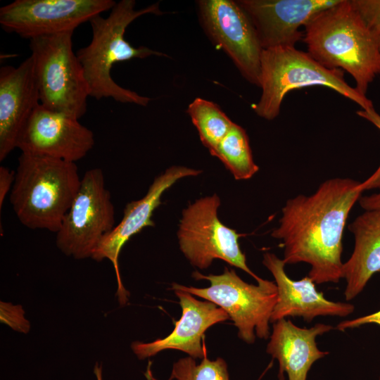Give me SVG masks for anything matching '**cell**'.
I'll use <instances>...</instances> for the list:
<instances>
[{
  "label": "cell",
  "instance_id": "cell-25",
  "mask_svg": "<svg viewBox=\"0 0 380 380\" xmlns=\"http://www.w3.org/2000/svg\"><path fill=\"white\" fill-rule=\"evenodd\" d=\"M376 324L380 326V310L351 320L342 321L336 325V329L343 331L347 329L360 327L366 324ZM380 380V377H379Z\"/></svg>",
  "mask_w": 380,
  "mask_h": 380
},
{
  "label": "cell",
  "instance_id": "cell-5",
  "mask_svg": "<svg viewBox=\"0 0 380 380\" xmlns=\"http://www.w3.org/2000/svg\"><path fill=\"white\" fill-rule=\"evenodd\" d=\"M317 85L334 89L361 109L374 108L371 100L346 82L343 70L327 68L308 52L286 46L262 50L260 78L262 94L253 109L258 116L272 120L279 114L284 97L290 91Z\"/></svg>",
  "mask_w": 380,
  "mask_h": 380
},
{
  "label": "cell",
  "instance_id": "cell-19",
  "mask_svg": "<svg viewBox=\"0 0 380 380\" xmlns=\"http://www.w3.org/2000/svg\"><path fill=\"white\" fill-rule=\"evenodd\" d=\"M348 229L354 235L355 246L351 256L343 263V278L346 281V299L350 300L380 272V211L365 210Z\"/></svg>",
  "mask_w": 380,
  "mask_h": 380
},
{
  "label": "cell",
  "instance_id": "cell-17",
  "mask_svg": "<svg viewBox=\"0 0 380 380\" xmlns=\"http://www.w3.org/2000/svg\"><path fill=\"white\" fill-rule=\"evenodd\" d=\"M262 264L274 277L278 290L271 322L287 317H301L310 322L318 316L346 317L353 312L355 307L352 304L324 298L308 276L300 280L290 279L284 270L285 262L275 254L264 253Z\"/></svg>",
  "mask_w": 380,
  "mask_h": 380
},
{
  "label": "cell",
  "instance_id": "cell-9",
  "mask_svg": "<svg viewBox=\"0 0 380 380\" xmlns=\"http://www.w3.org/2000/svg\"><path fill=\"white\" fill-rule=\"evenodd\" d=\"M220 203L219 196L213 194L195 201L182 211L177 232L180 250L193 266L201 270L220 259L257 281L260 277L248 267L240 248L238 240L241 235L218 217Z\"/></svg>",
  "mask_w": 380,
  "mask_h": 380
},
{
  "label": "cell",
  "instance_id": "cell-14",
  "mask_svg": "<svg viewBox=\"0 0 380 380\" xmlns=\"http://www.w3.org/2000/svg\"><path fill=\"white\" fill-rule=\"evenodd\" d=\"M340 0H240L252 21L262 49L295 46L303 37L299 30L317 13Z\"/></svg>",
  "mask_w": 380,
  "mask_h": 380
},
{
  "label": "cell",
  "instance_id": "cell-7",
  "mask_svg": "<svg viewBox=\"0 0 380 380\" xmlns=\"http://www.w3.org/2000/svg\"><path fill=\"white\" fill-rule=\"evenodd\" d=\"M192 276L197 280L206 279L210 285L196 288L174 283L172 289L203 298L223 309L237 327L239 337L247 343L255 342V334L259 338L270 337L269 322L278 299L275 282L260 277L257 285L248 284L227 267L217 275L195 271Z\"/></svg>",
  "mask_w": 380,
  "mask_h": 380
},
{
  "label": "cell",
  "instance_id": "cell-8",
  "mask_svg": "<svg viewBox=\"0 0 380 380\" xmlns=\"http://www.w3.org/2000/svg\"><path fill=\"white\" fill-rule=\"evenodd\" d=\"M115 210L101 169L87 171L70 208L56 232V246L75 259L91 258L115 227Z\"/></svg>",
  "mask_w": 380,
  "mask_h": 380
},
{
  "label": "cell",
  "instance_id": "cell-10",
  "mask_svg": "<svg viewBox=\"0 0 380 380\" xmlns=\"http://www.w3.org/2000/svg\"><path fill=\"white\" fill-rule=\"evenodd\" d=\"M115 4L113 0H15L1 7L0 24L6 32L31 39L74 31Z\"/></svg>",
  "mask_w": 380,
  "mask_h": 380
},
{
  "label": "cell",
  "instance_id": "cell-2",
  "mask_svg": "<svg viewBox=\"0 0 380 380\" xmlns=\"http://www.w3.org/2000/svg\"><path fill=\"white\" fill-rule=\"evenodd\" d=\"M308 53L329 69H341L366 96L380 75V36L366 23L350 1L340 0L315 14L305 25Z\"/></svg>",
  "mask_w": 380,
  "mask_h": 380
},
{
  "label": "cell",
  "instance_id": "cell-27",
  "mask_svg": "<svg viewBox=\"0 0 380 380\" xmlns=\"http://www.w3.org/2000/svg\"><path fill=\"white\" fill-rule=\"evenodd\" d=\"M359 203L365 210L380 211V192L370 196H361Z\"/></svg>",
  "mask_w": 380,
  "mask_h": 380
},
{
  "label": "cell",
  "instance_id": "cell-22",
  "mask_svg": "<svg viewBox=\"0 0 380 380\" xmlns=\"http://www.w3.org/2000/svg\"><path fill=\"white\" fill-rule=\"evenodd\" d=\"M189 356L178 360L173 364L170 380H229L225 360L218 357L215 360L205 357L200 364Z\"/></svg>",
  "mask_w": 380,
  "mask_h": 380
},
{
  "label": "cell",
  "instance_id": "cell-12",
  "mask_svg": "<svg viewBox=\"0 0 380 380\" xmlns=\"http://www.w3.org/2000/svg\"><path fill=\"white\" fill-rule=\"evenodd\" d=\"M94 144L93 132L79 119L39 104L20 132L16 148L22 153L76 163Z\"/></svg>",
  "mask_w": 380,
  "mask_h": 380
},
{
  "label": "cell",
  "instance_id": "cell-16",
  "mask_svg": "<svg viewBox=\"0 0 380 380\" xmlns=\"http://www.w3.org/2000/svg\"><path fill=\"white\" fill-rule=\"evenodd\" d=\"M182 308L181 318L175 322L174 330L166 337L151 343L133 342L131 348L139 360L150 357L164 350H177L194 358L207 356L204 334L214 324L230 319L228 314L215 303L201 301L192 294L174 290Z\"/></svg>",
  "mask_w": 380,
  "mask_h": 380
},
{
  "label": "cell",
  "instance_id": "cell-24",
  "mask_svg": "<svg viewBox=\"0 0 380 380\" xmlns=\"http://www.w3.org/2000/svg\"><path fill=\"white\" fill-rule=\"evenodd\" d=\"M356 113L360 117L368 120L380 130V115L374 108L367 110L361 109ZM358 188L362 192L373 189H380V165L369 178L359 184Z\"/></svg>",
  "mask_w": 380,
  "mask_h": 380
},
{
  "label": "cell",
  "instance_id": "cell-11",
  "mask_svg": "<svg viewBox=\"0 0 380 380\" xmlns=\"http://www.w3.org/2000/svg\"><path fill=\"white\" fill-rule=\"evenodd\" d=\"M198 2L201 24L211 41L229 56L248 82L260 87L263 49L246 11L237 1Z\"/></svg>",
  "mask_w": 380,
  "mask_h": 380
},
{
  "label": "cell",
  "instance_id": "cell-15",
  "mask_svg": "<svg viewBox=\"0 0 380 380\" xmlns=\"http://www.w3.org/2000/svg\"><path fill=\"white\" fill-rule=\"evenodd\" d=\"M40 104L32 55L18 67L0 68V161L16 148L18 139Z\"/></svg>",
  "mask_w": 380,
  "mask_h": 380
},
{
  "label": "cell",
  "instance_id": "cell-26",
  "mask_svg": "<svg viewBox=\"0 0 380 380\" xmlns=\"http://www.w3.org/2000/svg\"><path fill=\"white\" fill-rule=\"evenodd\" d=\"M15 179V172L5 166H0V210L4 200L11 190Z\"/></svg>",
  "mask_w": 380,
  "mask_h": 380
},
{
  "label": "cell",
  "instance_id": "cell-1",
  "mask_svg": "<svg viewBox=\"0 0 380 380\" xmlns=\"http://www.w3.org/2000/svg\"><path fill=\"white\" fill-rule=\"evenodd\" d=\"M360 183L350 178L329 179L312 195L300 194L286 202L279 225L271 234L282 241L286 265H310L308 276L317 284L343 278V230L361 197Z\"/></svg>",
  "mask_w": 380,
  "mask_h": 380
},
{
  "label": "cell",
  "instance_id": "cell-21",
  "mask_svg": "<svg viewBox=\"0 0 380 380\" xmlns=\"http://www.w3.org/2000/svg\"><path fill=\"white\" fill-rule=\"evenodd\" d=\"M186 112L196 127L200 140L211 153L227 135L234 122L212 101L196 98Z\"/></svg>",
  "mask_w": 380,
  "mask_h": 380
},
{
  "label": "cell",
  "instance_id": "cell-20",
  "mask_svg": "<svg viewBox=\"0 0 380 380\" xmlns=\"http://www.w3.org/2000/svg\"><path fill=\"white\" fill-rule=\"evenodd\" d=\"M210 154L221 160L236 180L251 179L259 170L253 158L246 132L234 122Z\"/></svg>",
  "mask_w": 380,
  "mask_h": 380
},
{
  "label": "cell",
  "instance_id": "cell-4",
  "mask_svg": "<svg viewBox=\"0 0 380 380\" xmlns=\"http://www.w3.org/2000/svg\"><path fill=\"white\" fill-rule=\"evenodd\" d=\"M80 184L75 163L22 153L10 202L25 227L56 233Z\"/></svg>",
  "mask_w": 380,
  "mask_h": 380
},
{
  "label": "cell",
  "instance_id": "cell-3",
  "mask_svg": "<svg viewBox=\"0 0 380 380\" xmlns=\"http://www.w3.org/2000/svg\"><path fill=\"white\" fill-rule=\"evenodd\" d=\"M135 1L122 0L116 3L110 14L103 18L97 15L89 21L92 37L89 44L77 51L89 86L90 96L96 100L112 98L120 103L148 105L151 99L122 87L112 78L113 65L132 58L151 56H167L146 46H132L124 36L128 25L145 14L161 15L159 3L135 10Z\"/></svg>",
  "mask_w": 380,
  "mask_h": 380
},
{
  "label": "cell",
  "instance_id": "cell-23",
  "mask_svg": "<svg viewBox=\"0 0 380 380\" xmlns=\"http://www.w3.org/2000/svg\"><path fill=\"white\" fill-rule=\"evenodd\" d=\"M366 23L380 36V0H351Z\"/></svg>",
  "mask_w": 380,
  "mask_h": 380
},
{
  "label": "cell",
  "instance_id": "cell-6",
  "mask_svg": "<svg viewBox=\"0 0 380 380\" xmlns=\"http://www.w3.org/2000/svg\"><path fill=\"white\" fill-rule=\"evenodd\" d=\"M74 31L30 39L40 104L80 119L87 112L89 86L72 49Z\"/></svg>",
  "mask_w": 380,
  "mask_h": 380
},
{
  "label": "cell",
  "instance_id": "cell-18",
  "mask_svg": "<svg viewBox=\"0 0 380 380\" xmlns=\"http://www.w3.org/2000/svg\"><path fill=\"white\" fill-rule=\"evenodd\" d=\"M331 329L322 323L305 329L286 319L275 322L267 353L279 362V379L283 380L286 372L289 380H306L313 363L329 353L317 348L316 338Z\"/></svg>",
  "mask_w": 380,
  "mask_h": 380
},
{
  "label": "cell",
  "instance_id": "cell-13",
  "mask_svg": "<svg viewBox=\"0 0 380 380\" xmlns=\"http://www.w3.org/2000/svg\"><path fill=\"white\" fill-rule=\"evenodd\" d=\"M201 171L184 166H172L156 177L146 194L141 199L128 203L124 210L122 220L101 240L91 258L96 261L108 259L113 265L117 282L119 302L121 305L128 300L129 293L124 288L118 267L119 254L125 243L146 227H153L151 217L154 210L160 205L163 193L177 180L194 177Z\"/></svg>",
  "mask_w": 380,
  "mask_h": 380
}]
</instances>
